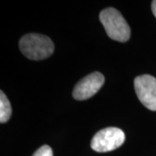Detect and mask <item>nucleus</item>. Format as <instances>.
<instances>
[{
  "instance_id": "obj_1",
  "label": "nucleus",
  "mask_w": 156,
  "mask_h": 156,
  "mask_svg": "<svg viewBox=\"0 0 156 156\" xmlns=\"http://www.w3.org/2000/svg\"><path fill=\"white\" fill-rule=\"evenodd\" d=\"M19 49L30 60H43L53 54L54 44L47 36L30 33L20 39Z\"/></svg>"
},
{
  "instance_id": "obj_7",
  "label": "nucleus",
  "mask_w": 156,
  "mask_h": 156,
  "mask_svg": "<svg viewBox=\"0 0 156 156\" xmlns=\"http://www.w3.org/2000/svg\"><path fill=\"white\" fill-rule=\"evenodd\" d=\"M32 156H53V151L50 146H42L34 153Z\"/></svg>"
},
{
  "instance_id": "obj_4",
  "label": "nucleus",
  "mask_w": 156,
  "mask_h": 156,
  "mask_svg": "<svg viewBox=\"0 0 156 156\" xmlns=\"http://www.w3.org/2000/svg\"><path fill=\"white\" fill-rule=\"evenodd\" d=\"M134 90L140 101L152 111H156V78L141 75L134 79Z\"/></svg>"
},
{
  "instance_id": "obj_5",
  "label": "nucleus",
  "mask_w": 156,
  "mask_h": 156,
  "mask_svg": "<svg viewBox=\"0 0 156 156\" xmlns=\"http://www.w3.org/2000/svg\"><path fill=\"white\" fill-rule=\"evenodd\" d=\"M104 81L105 78L100 72L91 73L78 82L73 90V97L78 101L89 99L100 90Z\"/></svg>"
},
{
  "instance_id": "obj_6",
  "label": "nucleus",
  "mask_w": 156,
  "mask_h": 156,
  "mask_svg": "<svg viewBox=\"0 0 156 156\" xmlns=\"http://www.w3.org/2000/svg\"><path fill=\"white\" fill-rule=\"evenodd\" d=\"M11 115V106L5 94L0 92V122L5 123Z\"/></svg>"
},
{
  "instance_id": "obj_3",
  "label": "nucleus",
  "mask_w": 156,
  "mask_h": 156,
  "mask_svg": "<svg viewBox=\"0 0 156 156\" xmlns=\"http://www.w3.org/2000/svg\"><path fill=\"white\" fill-rule=\"evenodd\" d=\"M125 141V134L118 128H103L94 135L91 140V147L99 153H106L117 149Z\"/></svg>"
},
{
  "instance_id": "obj_8",
  "label": "nucleus",
  "mask_w": 156,
  "mask_h": 156,
  "mask_svg": "<svg viewBox=\"0 0 156 156\" xmlns=\"http://www.w3.org/2000/svg\"><path fill=\"white\" fill-rule=\"evenodd\" d=\"M151 8H152V11L154 15V17H156V0L152 2V5H151Z\"/></svg>"
},
{
  "instance_id": "obj_2",
  "label": "nucleus",
  "mask_w": 156,
  "mask_h": 156,
  "mask_svg": "<svg viewBox=\"0 0 156 156\" xmlns=\"http://www.w3.org/2000/svg\"><path fill=\"white\" fill-rule=\"evenodd\" d=\"M100 21L107 35L118 42H127L130 38V27L125 18L115 8H107L100 13Z\"/></svg>"
}]
</instances>
